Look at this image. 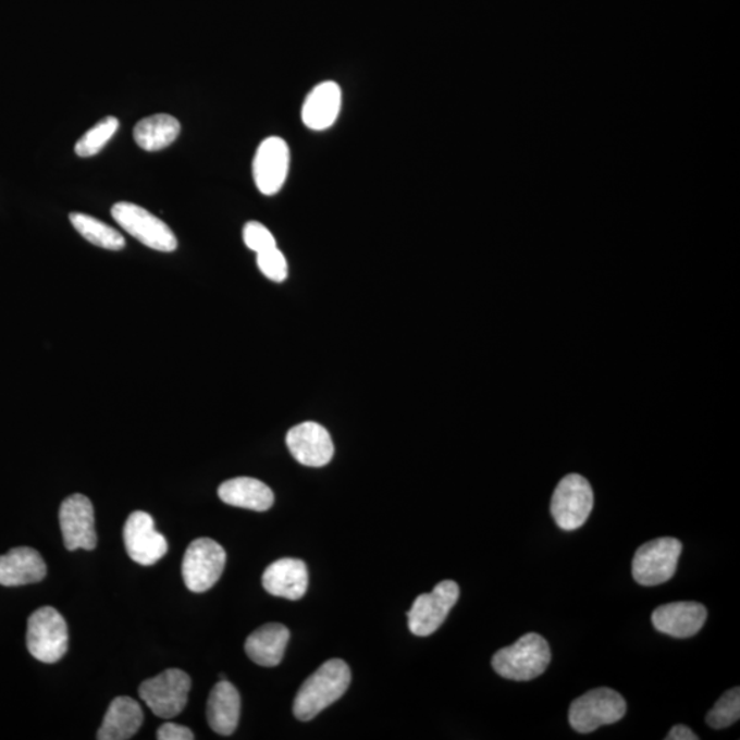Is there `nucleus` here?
<instances>
[{
    "instance_id": "6e6552de",
    "label": "nucleus",
    "mask_w": 740,
    "mask_h": 740,
    "mask_svg": "<svg viewBox=\"0 0 740 740\" xmlns=\"http://www.w3.org/2000/svg\"><path fill=\"white\" fill-rule=\"evenodd\" d=\"M594 507V493L583 476L568 474L559 481L552 499V515L564 531L583 527Z\"/></svg>"
},
{
    "instance_id": "423d86ee",
    "label": "nucleus",
    "mask_w": 740,
    "mask_h": 740,
    "mask_svg": "<svg viewBox=\"0 0 740 740\" xmlns=\"http://www.w3.org/2000/svg\"><path fill=\"white\" fill-rule=\"evenodd\" d=\"M192 678L182 669H166L156 678L143 681L139 695L156 716L176 717L187 705Z\"/></svg>"
},
{
    "instance_id": "9b49d317",
    "label": "nucleus",
    "mask_w": 740,
    "mask_h": 740,
    "mask_svg": "<svg viewBox=\"0 0 740 740\" xmlns=\"http://www.w3.org/2000/svg\"><path fill=\"white\" fill-rule=\"evenodd\" d=\"M291 152L283 137L271 136L257 148L252 161V177L259 193L276 195L288 177Z\"/></svg>"
},
{
    "instance_id": "f8f14e48",
    "label": "nucleus",
    "mask_w": 740,
    "mask_h": 740,
    "mask_svg": "<svg viewBox=\"0 0 740 740\" xmlns=\"http://www.w3.org/2000/svg\"><path fill=\"white\" fill-rule=\"evenodd\" d=\"M126 553L135 563L150 567L168 553L165 536L156 530L155 520L146 511H134L124 527Z\"/></svg>"
},
{
    "instance_id": "39448f33",
    "label": "nucleus",
    "mask_w": 740,
    "mask_h": 740,
    "mask_svg": "<svg viewBox=\"0 0 740 740\" xmlns=\"http://www.w3.org/2000/svg\"><path fill=\"white\" fill-rule=\"evenodd\" d=\"M680 541L658 538L639 547L632 562V576L637 583L653 587L674 578L681 554Z\"/></svg>"
},
{
    "instance_id": "0eeeda50",
    "label": "nucleus",
    "mask_w": 740,
    "mask_h": 740,
    "mask_svg": "<svg viewBox=\"0 0 740 740\" xmlns=\"http://www.w3.org/2000/svg\"><path fill=\"white\" fill-rule=\"evenodd\" d=\"M226 564V553L220 543L199 538L189 544L183 559V579L193 592H205L220 580Z\"/></svg>"
},
{
    "instance_id": "a211bd4d",
    "label": "nucleus",
    "mask_w": 740,
    "mask_h": 740,
    "mask_svg": "<svg viewBox=\"0 0 740 740\" xmlns=\"http://www.w3.org/2000/svg\"><path fill=\"white\" fill-rule=\"evenodd\" d=\"M47 567L41 555L32 547H15L0 555V584L17 587L37 583L46 578Z\"/></svg>"
},
{
    "instance_id": "cd10ccee",
    "label": "nucleus",
    "mask_w": 740,
    "mask_h": 740,
    "mask_svg": "<svg viewBox=\"0 0 740 740\" xmlns=\"http://www.w3.org/2000/svg\"><path fill=\"white\" fill-rule=\"evenodd\" d=\"M243 240L245 245L250 248L254 252H262L269 250V248L278 247L276 239L272 235V232L262 225L261 222L251 221L246 224L245 230H243Z\"/></svg>"
},
{
    "instance_id": "aec40b11",
    "label": "nucleus",
    "mask_w": 740,
    "mask_h": 740,
    "mask_svg": "<svg viewBox=\"0 0 740 740\" xmlns=\"http://www.w3.org/2000/svg\"><path fill=\"white\" fill-rule=\"evenodd\" d=\"M240 717V695L229 680L213 687L208 701V720L211 729L229 737L235 732Z\"/></svg>"
},
{
    "instance_id": "9d476101",
    "label": "nucleus",
    "mask_w": 740,
    "mask_h": 740,
    "mask_svg": "<svg viewBox=\"0 0 740 740\" xmlns=\"http://www.w3.org/2000/svg\"><path fill=\"white\" fill-rule=\"evenodd\" d=\"M459 599L456 581L443 580L430 594H422L407 613L410 632L416 637H430L441 628Z\"/></svg>"
},
{
    "instance_id": "393cba45",
    "label": "nucleus",
    "mask_w": 740,
    "mask_h": 740,
    "mask_svg": "<svg viewBox=\"0 0 740 740\" xmlns=\"http://www.w3.org/2000/svg\"><path fill=\"white\" fill-rule=\"evenodd\" d=\"M119 120L115 118H106L94 125L91 130L86 132L76 143L74 151L82 158L97 156L102 148L108 145L111 137L119 131Z\"/></svg>"
},
{
    "instance_id": "4468645a",
    "label": "nucleus",
    "mask_w": 740,
    "mask_h": 740,
    "mask_svg": "<svg viewBox=\"0 0 740 740\" xmlns=\"http://www.w3.org/2000/svg\"><path fill=\"white\" fill-rule=\"evenodd\" d=\"M287 446L296 461L311 468L330 464L335 453L330 432L311 421L291 428Z\"/></svg>"
},
{
    "instance_id": "f3484780",
    "label": "nucleus",
    "mask_w": 740,
    "mask_h": 740,
    "mask_svg": "<svg viewBox=\"0 0 740 740\" xmlns=\"http://www.w3.org/2000/svg\"><path fill=\"white\" fill-rule=\"evenodd\" d=\"M342 88L335 82H322L311 89L303 106V123L316 132L330 130L342 110Z\"/></svg>"
},
{
    "instance_id": "c756f323",
    "label": "nucleus",
    "mask_w": 740,
    "mask_h": 740,
    "mask_svg": "<svg viewBox=\"0 0 740 740\" xmlns=\"http://www.w3.org/2000/svg\"><path fill=\"white\" fill-rule=\"evenodd\" d=\"M666 740H698V737L690 728L684 726H675L670 729L669 733L666 735Z\"/></svg>"
},
{
    "instance_id": "4be33fe9",
    "label": "nucleus",
    "mask_w": 740,
    "mask_h": 740,
    "mask_svg": "<svg viewBox=\"0 0 740 740\" xmlns=\"http://www.w3.org/2000/svg\"><path fill=\"white\" fill-rule=\"evenodd\" d=\"M219 496L226 505L256 511H267L274 504V494L261 480L236 478L220 485Z\"/></svg>"
},
{
    "instance_id": "ddd939ff",
    "label": "nucleus",
    "mask_w": 740,
    "mask_h": 740,
    "mask_svg": "<svg viewBox=\"0 0 740 740\" xmlns=\"http://www.w3.org/2000/svg\"><path fill=\"white\" fill-rule=\"evenodd\" d=\"M60 525L63 543L71 552L97 547L94 505L86 495L74 494L62 502Z\"/></svg>"
},
{
    "instance_id": "2eb2a0df",
    "label": "nucleus",
    "mask_w": 740,
    "mask_h": 740,
    "mask_svg": "<svg viewBox=\"0 0 740 740\" xmlns=\"http://www.w3.org/2000/svg\"><path fill=\"white\" fill-rule=\"evenodd\" d=\"M706 618V607L698 602H673L657 607L652 621L655 629L666 636L691 638L701 631Z\"/></svg>"
},
{
    "instance_id": "6ab92c4d",
    "label": "nucleus",
    "mask_w": 740,
    "mask_h": 740,
    "mask_svg": "<svg viewBox=\"0 0 740 740\" xmlns=\"http://www.w3.org/2000/svg\"><path fill=\"white\" fill-rule=\"evenodd\" d=\"M289 641L288 628L283 624H266L247 638L245 649L254 663L272 668L282 663Z\"/></svg>"
},
{
    "instance_id": "c85d7f7f",
    "label": "nucleus",
    "mask_w": 740,
    "mask_h": 740,
    "mask_svg": "<svg viewBox=\"0 0 740 740\" xmlns=\"http://www.w3.org/2000/svg\"><path fill=\"white\" fill-rule=\"evenodd\" d=\"M157 738L160 740H193L195 735L192 729L178 726V724L166 723L163 724L157 731Z\"/></svg>"
},
{
    "instance_id": "bb28decb",
    "label": "nucleus",
    "mask_w": 740,
    "mask_h": 740,
    "mask_svg": "<svg viewBox=\"0 0 740 740\" xmlns=\"http://www.w3.org/2000/svg\"><path fill=\"white\" fill-rule=\"evenodd\" d=\"M257 266L263 276L272 282L282 283L288 276V263L278 247L257 254Z\"/></svg>"
},
{
    "instance_id": "412c9836",
    "label": "nucleus",
    "mask_w": 740,
    "mask_h": 740,
    "mask_svg": "<svg viewBox=\"0 0 740 740\" xmlns=\"http://www.w3.org/2000/svg\"><path fill=\"white\" fill-rule=\"evenodd\" d=\"M141 724L143 711L139 703L130 696H119L110 703L97 738L99 740L131 739L139 731Z\"/></svg>"
},
{
    "instance_id": "7ed1b4c3",
    "label": "nucleus",
    "mask_w": 740,
    "mask_h": 740,
    "mask_svg": "<svg viewBox=\"0 0 740 740\" xmlns=\"http://www.w3.org/2000/svg\"><path fill=\"white\" fill-rule=\"evenodd\" d=\"M26 646L41 663L60 661L69 646L67 624L61 613L51 606L32 613L26 629Z\"/></svg>"
},
{
    "instance_id": "f257e3e1",
    "label": "nucleus",
    "mask_w": 740,
    "mask_h": 740,
    "mask_svg": "<svg viewBox=\"0 0 740 740\" xmlns=\"http://www.w3.org/2000/svg\"><path fill=\"white\" fill-rule=\"evenodd\" d=\"M351 683V673L345 661L333 658L322 664L305 680L296 694L294 715L300 721L313 720L316 716L345 694Z\"/></svg>"
},
{
    "instance_id": "a878e982",
    "label": "nucleus",
    "mask_w": 740,
    "mask_h": 740,
    "mask_svg": "<svg viewBox=\"0 0 740 740\" xmlns=\"http://www.w3.org/2000/svg\"><path fill=\"white\" fill-rule=\"evenodd\" d=\"M740 717V689L729 690L717 701L713 710L707 713L706 723L712 728L723 729L737 723Z\"/></svg>"
},
{
    "instance_id": "20e7f679",
    "label": "nucleus",
    "mask_w": 740,
    "mask_h": 740,
    "mask_svg": "<svg viewBox=\"0 0 740 740\" xmlns=\"http://www.w3.org/2000/svg\"><path fill=\"white\" fill-rule=\"evenodd\" d=\"M626 712V700L617 691L601 687L572 702L569 723L575 731L590 733L602 726L620 721Z\"/></svg>"
},
{
    "instance_id": "1a4fd4ad",
    "label": "nucleus",
    "mask_w": 740,
    "mask_h": 740,
    "mask_svg": "<svg viewBox=\"0 0 740 740\" xmlns=\"http://www.w3.org/2000/svg\"><path fill=\"white\" fill-rule=\"evenodd\" d=\"M111 215L121 229L152 250L162 252L176 250L177 239L169 225L140 206L130 202L115 203L111 209Z\"/></svg>"
},
{
    "instance_id": "b1692460",
    "label": "nucleus",
    "mask_w": 740,
    "mask_h": 740,
    "mask_svg": "<svg viewBox=\"0 0 740 740\" xmlns=\"http://www.w3.org/2000/svg\"><path fill=\"white\" fill-rule=\"evenodd\" d=\"M69 219H71L74 230L92 245L114 251L123 250L125 247L124 236L104 222L95 219V217L72 213Z\"/></svg>"
},
{
    "instance_id": "5701e85b",
    "label": "nucleus",
    "mask_w": 740,
    "mask_h": 740,
    "mask_svg": "<svg viewBox=\"0 0 740 740\" xmlns=\"http://www.w3.org/2000/svg\"><path fill=\"white\" fill-rule=\"evenodd\" d=\"M182 131L178 121L169 114H155L136 124L134 137L137 146L146 151L162 150L177 139Z\"/></svg>"
},
{
    "instance_id": "f03ea898",
    "label": "nucleus",
    "mask_w": 740,
    "mask_h": 740,
    "mask_svg": "<svg viewBox=\"0 0 740 740\" xmlns=\"http://www.w3.org/2000/svg\"><path fill=\"white\" fill-rule=\"evenodd\" d=\"M552 661L546 639L539 633H526L509 648L501 649L493 657V668L502 678L528 681L541 676Z\"/></svg>"
},
{
    "instance_id": "dca6fc26",
    "label": "nucleus",
    "mask_w": 740,
    "mask_h": 740,
    "mask_svg": "<svg viewBox=\"0 0 740 740\" xmlns=\"http://www.w3.org/2000/svg\"><path fill=\"white\" fill-rule=\"evenodd\" d=\"M262 585L269 594L289 601L303 599L308 591V567L298 558H282L269 565L262 576Z\"/></svg>"
}]
</instances>
